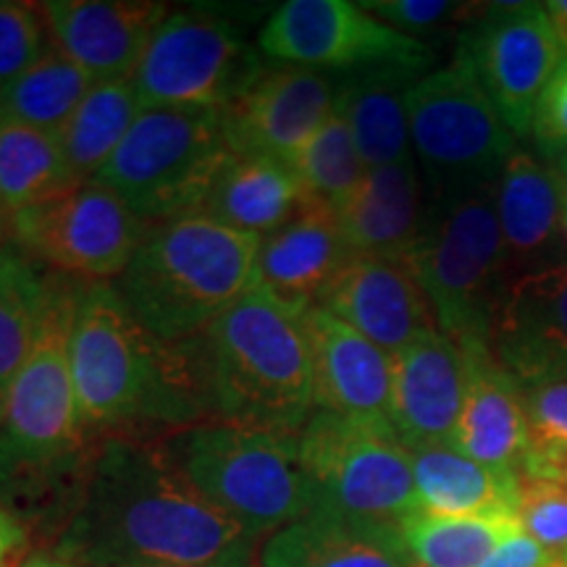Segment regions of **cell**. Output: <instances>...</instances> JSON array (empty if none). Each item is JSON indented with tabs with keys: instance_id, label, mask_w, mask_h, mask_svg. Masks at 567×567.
<instances>
[{
	"instance_id": "obj_14",
	"label": "cell",
	"mask_w": 567,
	"mask_h": 567,
	"mask_svg": "<svg viewBox=\"0 0 567 567\" xmlns=\"http://www.w3.org/2000/svg\"><path fill=\"white\" fill-rule=\"evenodd\" d=\"M457 45L515 137L528 134L538 97L565 61L547 3L488 6L484 17L460 34Z\"/></svg>"
},
{
	"instance_id": "obj_36",
	"label": "cell",
	"mask_w": 567,
	"mask_h": 567,
	"mask_svg": "<svg viewBox=\"0 0 567 567\" xmlns=\"http://www.w3.org/2000/svg\"><path fill=\"white\" fill-rule=\"evenodd\" d=\"M517 520L559 557L567 549V478H517Z\"/></svg>"
},
{
	"instance_id": "obj_45",
	"label": "cell",
	"mask_w": 567,
	"mask_h": 567,
	"mask_svg": "<svg viewBox=\"0 0 567 567\" xmlns=\"http://www.w3.org/2000/svg\"><path fill=\"white\" fill-rule=\"evenodd\" d=\"M551 166H555V168H557V172H559V176H563V179H565V184H567V153L563 155V158H557L555 163H551Z\"/></svg>"
},
{
	"instance_id": "obj_13",
	"label": "cell",
	"mask_w": 567,
	"mask_h": 567,
	"mask_svg": "<svg viewBox=\"0 0 567 567\" xmlns=\"http://www.w3.org/2000/svg\"><path fill=\"white\" fill-rule=\"evenodd\" d=\"M258 51L281 66L316 71L413 69L431 63V48L347 0H289L258 34Z\"/></svg>"
},
{
	"instance_id": "obj_28",
	"label": "cell",
	"mask_w": 567,
	"mask_h": 567,
	"mask_svg": "<svg viewBox=\"0 0 567 567\" xmlns=\"http://www.w3.org/2000/svg\"><path fill=\"white\" fill-rule=\"evenodd\" d=\"M417 509L442 517L517 515V478L460 455L450 444L410 450Z\"/></svg>"
},
{
	"instance_id": "obj_1",
	"label": "cell",
	"mask_w": 567,
	"mask_h": 567,
	"mask_svg": "<svg viewBox=\"0 0 567 567\" xmlns=\"http://www.w3.org/2000/svg\"><path fill=\"white\" fill-rule=\"evenodd\" d=\"M260 538L184 478L163 434L101 436L53 555L74 567L258 565Z\"/></svg>"
},
{
	"instance_id": "obj_10",
	"label": "cell",
	"mask_w": 567,
	"mask_h": 567,
	"mask_svg": "<svg viewBox=\"0 0 567 567\" xmlns=\"http://www.w3.org/2000/svg\"><path fill=\"white\" fill-rule=\"evenodd\" d=\"M313 513L402 526L417 513L413 460L389 421L316 410L300 431Z\"/></svg>"
},
{
	"instance_id": "obj_7",
	"label": "cell",
	"mask_w": 567,
	"mask_h": 567,
	"mask_svg": "<svg viewBox=\"0 0 567 567\" xmlns=\"http://www.w3.org/2000/svg\"><path fill=\"white\" fill-rule=\"evenodd\" d=\"M507 264L494 187L434 200L410 255L439 331L460 347L488 344Z\"/></svg>"
},
{
	"instance_id": "obj_44",
	"label": "cell",
	"mask_w": 567,
	"mask_h": 567,
	"mask_svg": "<svg viewBox=\"0 0 567 567\" xmlns=\"http://www.w3.org/2000/svg\"><path fill=\"white\" fill-rule=\"evenodd\" d=\"M11 221L13 213L0 200V247H3V239H11Z\"/></svg>"
},
{
	"instance_id": "obj_29",
	"label": "cell",
	"mask_w": 567,
	"mask_h": 567,
	"mask_svg": "<svg viewBox=\"0 0 567 567\" xmlns=\"http://www.w3.org/2000/svg\"><path fill=\"white\" fill-rule=\"evenodd\" d=\"M69 284H55L27 255L0 247V421L13 381L32 358Z\"/></svg>"
},
{
	"instance_id": "obj_6",
	"label": "cell",
	"mask_w": 567,
	"mask_h": 567,
	"mask_svg": "<svg viewBox=\"0 0 567 567\" xmlns=\"http://www.w3.org/2000/svg\"><path fill=\"white\" fill-rule=\"evenodd\" d=\"M163 444L184 478L260 542L313 513L300 436L213 417L168 431Z\"/></svg>"
},
{
	"instance_id": "obj_16",
	"label": "cell",
	"mask_w": 567,
	"mask_h": 567,
	"mask_svg": "<svg viewBox=\"0 0 567 567\" xmlns=\"http://www.w3.org/2000/svg\"><path fill=\"white\" fill-rule=\"evenodd\" d=\"M494 358L523 389L567 381V266H536L507 281L488 331Z\"/></svg>"
},
{
	"instance_id": "obj_48",
	"label": "cell",
	"mask_w": 567,
	"mask_h": 567,
	"mask_svg": "<svg viewBox=\"0 0 567 567\" xmlns=\"http://www.w3.org/2000/svg\"><path fill=\"white\" fill-rule=\"evenodd\" d=\"M557 567H567V549L563 551V555L557 557Z\"/></svg>"
},
{
	"instance_id": "obj_9",
	"label": "cell",
	"mask_w": 567,
	"mask_h": 567,
	"mask_svg": "<svg viewBox=\"0 0 567 567\" xmlns=\"http://www.w3.org/2000/svg\"><path fill=\"white\" fill-rule=\"evenodd\" d=\"M410 142L434 200L494 187L517 151L463 48L444 69L417 76L405 95Z\"/></svg>"
},
{
	"instance_id": "obj_34",
	"label": "cell",
	"mask_w": 567,
	"mask_h": 567,
	"mask_svg": "<svg viewBox=\"0 0 567 567\" xmlns=\"http://www.w3.org/2000/svg\"><path fill=\"white\" fill-rule=\"evenodd\" d=\"M292 168L300 176L305 193L331 205L334 210H342L352 200L368 174L350 124L337 109L329 122L321 126V132L297 155Z\"/></svg>"
},
{
	"instance_id": "obj_25",
	"label": "cell",
	"mask_w": 567,
	"mask_h": 567,
	"mask_svg": "<svg viewBox=\"0 0 567 567\" xmlns=\"http://www.w3.org/2000/svg\"><path fill=\"white\" fill-rule=\"evenodd\" d=\"M308 197L300 176L287 163L264 155H231L200 213L264 239L292 221Z\"/></svg>"
},
{
	"instance_id": "obj_22",
	"label": "cell",
	"mask_w": 567,
	"mask_h": 567,
	"mask_svg": "<svg viewBox=\"0 0 567 567\" xmlns=\"http://www.w3.org/2000/svg\"><path fill=\"white\" fill-rule=\"evenodd\" d=\"M350 258L339 213L308 197L292 221L260 239L258 289L295 313H308Z\"/></svg>"
},
{
	"instance_id": "obj_15",
	"label": "cell",
	"mask_w": 567,
	"mask_h": 567,
	"mask_svg": "<svg viewBox=\"0 0 567 567\" xmlns=\"http://www.w3.org/2000/svg\"><path fill=\"white\" fill-rule=\"evenodd\" d=\"M337 92L339 80L326 76V71L266 66L245 95L221 111L231 153L264 155L292 166L334 113Z\"/></svg>"
},
{
	"instance_id": "obj_17",
	"label": "cell",
	"mask_w": 567,
	"mask_h": 567,
	"mask_svg": "<svg viewBox=\"0 0 567 567\" xmlns=\"http://www.w3.org/2000/svg\"><path fill=\"white\" fill-rule=\"evenodd\" d=\"M316 308L329 310L389 354L439 329L410 260L352 255L318 297Z\"/></svg>"
},
{
	"instance_id": "obj_47",
	"label": "cell",
	"mask_w": 567,
	"mask_h": 567,
	"mask_svg": "<svg viewBox=\"0 0 567 567\" xmlns=\"http://www.w3.org/2000/svg\"><path fill=\"white\" fill-rule=\"evenodd\" d=\"M189 567H258V565H239V563H229V565H189Z\"/></svg>"
},
{
	"instance_id": "obj_3",
	"label": "cell",
	"mask_w": 567,
	"mask_h": 567,
	"mask_svg": "<svg viewBox=\"0 0 567 567\" xmlns=\"http://www.w3.org/2000/svg\"><path fill=\"white\" fill-rule=\"evenodd\" d=\"M82 284L71 281L0 421V505L66 526L97 439L84 429L69 371V329Z\"/></svg>"
},
{
	"instance_id": "obj_4",
	"label": "cell",
	"mask_w": 567,
	"mask_h": 567,
	"mask_svg": "<svg viewBox=\"0 0 567 567\" xmlns=\"http://www.w3.org/2000/svg\"><path fill=\"white\" fill-rule=\"evenodd\" d=\"M258 250L260 237L205 213L147 224L118 292L153 337L182 342L258 289Z\"/></svg>"
},
{
	"instance_id": "obj_37",
	"label": "cell",
	"mask_w": 567,
	"mask_h": 567,
	"mask_svg": "<svg viewBox=\"0 0 567 567\" xmlns=\"http://www.w3.org/2000/svg\"><path fill=\"white\" fill-rule=\"evenodd\" d=\"M368 13L400 32H431L442 30L460 17H465L467 6L452 0H368L360 3Z\"/></svg>"
},
{
	"instance_id": "obj_5",
	"label": "cell",
	"mask_w": 567,
	"mask_h": 567,
	"mask_svg": "<svg viewBox=\"0 0 567 567\" xmlns=\"http://www.w3.org/2000/svg\"><path fill=\"white\" fill-rule=\"evenodd\" d=\"M197 339L213 417L300 436L316 413L305 313L255 289Z\"/></svg>"
},
{
	"instance_id": "obj_40",
	"label": "cell",
	"mask_w": 567,
	"mask_h": 567,
	"mask_svg": "<svg viewBox=\"0 0 567 567\" xmlns=\"http://www.w3.org/2000/svg\"><path fill=\"white\" fill-rule=\"evenodd\" d=\"M478 567H557V557L520 530L502 542Z\"/></svg>"
},
{
	"instance_id": "obj_33",
	"label": "cell",
	"mask_w": 567,
	"mask_h": 567,
	"mask_svg": "<svg viewBox=\"0 0 567 567\" xmlns=\"http://www.w3.org/2000/svg\"><path fill=\"white\" fill-rule=\"evenodd\" d=\"M400 528L421 567H478L502 542L523 530L517 515L442 517L421 509Z\"/></svg>"
},
{
	"instance_id": "obj_39",
	"label": "cell",
	"mask_w": 567,
	"mask_h": 567,
	"mask_svg": "<svg viewBox=\"0 0 567 567\" xmlns=\"http://www.w3.org/2000/svg\"><path fill=\"white\" fill-rule=\"evenodd\" d=\"M530 444L567 452V381L526 389Z\"/></svg>"
},
{
	"instance_id": "obj_35",
	"label": "cell",
	"mask_w": 567,
	"mask_h": 567,
	"mask_svg": "<svg viewBox=\"0 0 567 567\" xmlns=\"http://www.w3.org/2000/svg\"><path fill=\"white\" fill-rule=\"evenodd\" d=\"M51 48L40 3L0 0V87L34 66Z\"/></svg>"
},
{
	"instance_id": "obj_41",
	"label": "cell",
	"mask_w": 567,
	"mask_h": 567,
	"mask_svg": "<svg viewBox=\"0 0 567 567\" xmlns=\"http://www.w3.org/2000/svg\"><path fill=\"white\" fill-rule=\"evenodd\" d=\"M30 549V530L9 507L0 505V567H19Z\"/></svg>"
},
{
	"instance_id": "obj_38",
	"label": "cell",
	"mask_w": 567,
	"mask_h": 567,
	"mask_svg": "<svg viewBox=\"0 0 567 567\" xmlns=\"http://www.w3.org/2000/svg\"><path fill=\"white\" fill-rule=\"evenodd\" d=\"M530 132H534L538 153L549 163L567 153V59L551 76L544 95L538 97Z\"/></svg>"
},
{
	"instance_id": "obj_43",
	"label": "cell",
	"mask_w": 567,
	"mask_h": 567,
	"mask_svg": "<svg viewBox=\"0 0 567 567\" xmlns=\"http://www.w3.org/2000/svg\"><path fill=\"white\" fill-rule=\"evenodd\" d=\"M19 567H74L66 559L55 557V555H45V551H38V555H30L21 563Z\"/></svg>"
},
{
	"instance_id": "obj_18",
	"label": "cell",
	"mask_w": 567,
	"mask_h": 567,
	"mask_svg": "<svg viewBox=\"0 0 567 567\" xmlns=\"http://www.w3.org/2000/svg\"><path fill=\"white\" fill-rule=\"evenodd\" d=\"M40 9L53 45L95 82L132 80L172 13L155 0H45Z\"/></svg>"
},
{
	"instance_id": "obj_19",
	"label": "cell",
	"mask_w": 567,
	"mask_h": 567,
	"mask_svg": "<svg viewBox=\"0 0 567 567\" xmlns=\"http://www.w3.org/2000/svg\"><path fill=\"white\" fill-rule=\"evenodd\" d=\"M313 358L316 410L365 421H389L394 354L323 308L305 313Z\"/></svg>"
},
{
	"instance_id": "obj_27",
	"label": "cell",
	"mask_w": 567,
	"mask_h": 567,
	"mask_svg": "<svg viewBox=\"0 0 567 567\" xmlns=\"http://www.w3.org/2000/svg\"><path fill=\"white\" fill-rule=\"evenodd\" d=\"M417 74L413 69H368L339 76L337 111L350 124L368 168L413 161L405 95Z\"/></svg>"
},
{
	"instance_id": "obj_21",
	"label": "cell",
	"mask_w": 567,
	"mask_h": 567,
	"mask_svg": "<svg viewBox=\"0 0 567 567\" xmlns=\"http://www.w3.org/2000/svg\"><path fill=\"white\" fill-rule=\"evenodd\" d=\"M463 352L465 402L450 446L496 473L517 478L530 446L526 392L488 344H467Z\"/></svg>"
},
{
	"instance_id": "obj_31",
	"label": "cell",
	"mask_w": 567,
	"mask_h": 567,
	"mask_svg": "<svg viewBox=\"0 0 567 567\" xmlns=\"http://www.w3.org/2000/svg\"><path fill=\"white\" fill-rule=\"evenodd\" d=\"M80 187L59 137L0 118V200L11 213L48 203Z\"/></svg>"
},
{
	"instance_id": "obj_49",
	"label": "cell",
	"mask_w": 567,
	"mask_h": 567,
	"mask_svg": "<svg viewBox=\"0 0 567 567\" xmlns=\"http://www.w3.org/2000/svg\"><path fill=\"white\" fill-rule=\"evenodd\" d=\"M413 567H421V565H417V563H415V565H413Z\"/></svg>"
},
{
	"instance_id": "obj_26",
	"label": "cell",
	"mask_w": 567,
	"mask_h": 567,
	"mask_svg": "<svg viewBox=\"0 0 567 567\" xmlns=\"http://www.w3.org/2000/svg\"><path fill=\"white\" fill-rule=\"evenodd\" d=\"M507 260H536L563 239L565 179L551 163L515 151L494 184Z\"/></svg>"
},
{
	"instance_id": "obj_11",
	"label": "cell",
	"mask_w": 567,
	"mask_h": 567,
	"mask_svg": "<svg viewBox=\"0 0 567 567\" xmlns=\"http://www.w3.org/2000/svg\"><path fill=\"white\" fill-rule=\"evenodd\" d=\"M266 59L208 11H174L132 74L142 109L226 111L264 74Z\"/></svg>"
},
{
	"instance_id": "obj_8",
	"label": "cell",
	"mask_w": 567,
	"mask_h": 567,
	"mask_svg": "<svg viewBox=\"0 0 567 567\" xmlns=\"http://www.w3.org/2000/svg\"><path fill=\"white\" fill-rule=\"evenodd\" d=\"M231 155L218 111L151 109L92 182L111 189L140 221L161 224L200 213Z\"/></svg>"
},
{
	"instance_id": "obj_32",
	"label": "cell",
	"mask_w": 567,
	"mask_h": 567,
	"mask_svg": "<svg viewBox=\"0 0 567 567\" xmlns=\"http://www.w3.org/2000/svg\"><path fill=\"white\" fill-rule=\"evenodd\" d=\"M95 84L53 45L34 66L0 87V118L59 134Z\"/></svg>"
},
{
	"instance_id": "obj_46",
	"label": "cell",
	"mask_w": 567,
	"mask_h": 567,
	"mask_svg": "<svg viewBox=\"0 0 567 567\" xmlns=\"http://www.w3.org/2000/svg\"><path fill=\"white\" fill-rule=\"evenodd\" d=\"M563 245L567 250V184H565V205H563Z\"/></svg>"
},
{
	"instance_id": "obj_24",
	"label": "cell",
	"mask_w": 567,
	"mask_h": 567,
	"mask_svg": "<svg viewBox=\"0 0 567 567\" xmlns=\"http://www.w3.org/2000/svg\"><path fill=\"white\" fill-rule=\"evenodd\" d=\"M337 213L350 255L410 260L425 224L415 161L368 168L358 193Z\"/></svg>"
},
{
	"instance_id": "obj_12",
	"label": "cell",
	"mask_w": 567,
	"mask_h": 567,
	"mask_svg": "<svg viewBox=\"0 0 567 567\" xmlns=\"http://www.w3.org/2000/svg\"><path fill=\"white\" fill-rule=\"evenodd\" d=\"M145 231L147 224L97 182L13 213L11 221L21 255L80 284L122 279Z\"/></svg>"
},
{
	"instance_id": "obj_30",
	"label": "cell",
	"mask_w": 567,
	"mask_h": 567,
	"mask_svg": "<svg viewBox=\"0 0 567 567\" xmlns=\"http://www.w3.org/2000/svg\"><path fill=\"white\" fill-rule=\"evenodd\" d=\"M142 103L130 80L97 82L55 134L74 179L84 184L103 172L118 151L134 122L142 116Z\"/></svg>"
},
{
	"instance_id": "obj_42",
	"label": "cell",
	"mask_w": 567,
	"mask_h": 567,
	"mask_svg": "<svg viewBox=\"0 0 567 567\" xmlns=\"http://www.w3.org/2000/svg\"><path fill=\"white\" fill-rule=\"evenodd\" d=\"M547 13L559 45L567 51V0H551V3H547Z\"/></svg>"
},
{
	"instance_id": "obj_2",
	"label": "cell",
	"mask_w": 567,
	"mask_h": 567,
	"mask_svg": "<svg viewBox=\"0 0 567 567\" xmlns=\"http://www.w3.org/2000/svg\"><path fill=\"white\" fill-rule=\"evenodd\" d=\"M76 408L92 436H158L213 421L200 339L161 342L118 287L82 284L69 329Z\"/></svg>"
},
{
	"instance_id": "obj_23",
	"label": "cell",
	"mask_w": 567,
	"mask_h": 567,
	"mask_svg": "<svg viewBox=\"0 0 567 567\" xmlns=\"http://www.w3.org/2000/svg\"><path fill=\"white\" fill-rule=\"evenodd\" d=\"M400 526L310 513L258 547V567H413Z\"/></svg>"
},
{
	"instance_id": "obj_20",
	"label": "cell",
	"mask_w": 567,
	"mask_h": 567,
	"mask_svg": "<svg viewBox=\"0 0 567 567\" xmlns=\"http://www.w3.org/2000/svg\"><path fill=\"white\" fill-rule=\"evenodd\" d=\"M465 352L442 331H431L394 354L389 423L408 450L452 444L465 402Z\"/></svg>"
}]
</instances>
